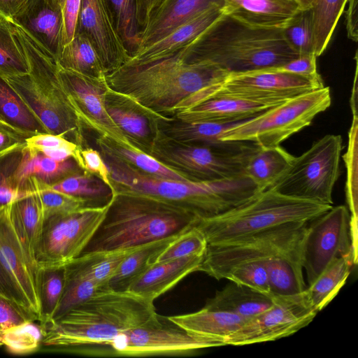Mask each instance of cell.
<instances>
[{
    "instance_id": "47",
    "label": "cell",
    "mask_w": 358,
    "mask_h": 358,
    "mask_svg": "<svg viewBox=\"0 0 358 358\" xmlns=\"http://www.w3.org/2000/svg\"><path fill=\"white\" fill-rule=\"evenodd\" d=\"M357 122L352 117L349 130L348 148L343 157L347 169L346 197L351 211L350 232L357 234Z\"/></svg>"
},
{
    "instance_id": "32",
    "label": "cell",
    "mask_w": 358,
    "mask_h": 358,
    "mask_svg": "<svg viewBox=\"0 0 358 358\" xmlns=\"http://www.w3.org/2000/svg\"><path fill=\"white\" fill-rule=\"evenodd\" d=\"M294 158L280 145L272 148L257 145L247 159L245 174L262 192L270 188L285 173Z\"/></svg>"
},
{
    "instance_id": "36",
    "label": "cell",
    "mask_w": 358,
    "mask_h": 358,
    "mask_svg": "<svg viewBox=\"0 0 358 358\" xmlns=\"http://www.w3.org/2000/svg\"><path fill=\"white\" fill-rule=\"evenodd\" d=\"M60 67L99 80H106V72L92 42L76 32L64 45L56 63Z\"/></svg>"
},
{
    "instance_id": "50",
    "label": "cell",
    "mask_w": 358,
    "mask_h": 358,
    "mask_svg": "<svg viewBox=\"0 0 358 358\" xmlns=\"http://www.w3.org/2000/svg\"><path fill=\"white\" fill-rule=\"evenodd\" d=\"M224 278L243 285L258 292L272 294L266 265L261 262H246L233 266Z\"/></svg>"
},
{
    "instance_id": "63",
    "label": "cell",
    "mask_w": 358,
    "mask_h": 358,
    "mask_svg": "<svg viewBox=\"0 0 358 358\" xmlns=\"http://www.w3.org/2000/svg\"><path fill=\"white\" fill-rule=\"evenodd\" d=\"M0 293L3 294L1 287H0Z\"/></svg>"
},
{
    "instance_id": "7",
    "label": "cell",
    "mask_w": 358,
    "mask_h": 358,
    "mask_svg": "<svg viewBox=\"0 0 358 358\" xmlns=\"http://www.w3.org/2000/svg\"><path fill=\"white\" fill-rule=\"evenodd\" d=\"M332 206L289 197L267 189L217 215L199 219L194 226L208 244L238 241L276 226L309 222Z\"/></svg>"
},
{
    "instance_id": "2",
    "label": "cell",
    "mask_w": 358,
    "mask_h": 358,
    "mask_svg": "<svg viewBox=\"0 0 358 358\" xmlns=\"http://www.w3.org/2000/svg\"><path fill=\"white\" fill-rule=\"evenodd\" d=\"M175 55L187 62L215 64L229 73L275 68L299 56L282 28L251 26L225 13Z\"/></svg>"
},
{
    "instance_id": "1",
    "label": "cell",
    "mask_w": 358,
    "mask_h": 358,
    "mask_svg": "<svg viewBox=\"0 0 358 358\" xmlns=\"http://www.w3.org/2000/svg\"><path fill=\"white\" fill-rule=\"evenodd\" d=\"M154 301L102 288L44 326L40 352H78L106 345L120 334L157 320ZM38 351V352H39Z\"/></svg>"
},
{
    "instance_id": "20",
    "label": "cell",
    "mask_w": 358,
    "mask_h": 358,
    "mask_svg": "<svg viewBox=\"0 0 358 358\" xmlns=\"http://www.w3.org/2000/svg\"><path fill=\"white\" fill-rule=\"evenodd\" d=\"M21 28L55 63L63 48L62 13L45 0H28L20 11L7 20Z\"/></svg>"
},
{
    "instance_id": "30",
    "label": "cell",
    "mask_w": 358,
    "mask_h": 358,
    "mask_svg": "<svg viewBox=\"0 0 358 358\" xmlns=\"http://www.w3.org/2000/svg\"><path fill=\"white\" fill-rule=\"evenodd\" d=\"M139 246L83 252L64 265L65 280L89 278L106 288L122 260Z\"/></svg>"
},
{
    "instance_id": "37",
    "label": "cell",
    "mask_w": 358,
    "mask_h": 358,
    "mask_svg": "<svg viewBox=\"0 0 358 358\" xmlns=\"http://www.w3.org/2000/svg\"><path fill=\"white\" fill-rule=\"evenodd\" d=\"M65 283L64 265L38 264L36 285L39 303L38 322H50L60 301Z\"/></svg>"
},
{
    "instance_id": "57",
    "label": "cell",
    "mask_w": 358,
    "mask_h": 358,
    "mask_svg": "<svg viewBox=\"0 0 358 358\" xmlns=\"http://www.w3.org/2000/svg\"><path fill=\"white\" fill-rule=\"evenodd\" d=\"M358 0H348L345 11V26L348 37L352 41L358 40Z\"/></svg>"
},
{
    "instance_id": "42",
    "label": "cell",
    "mask_w": 358,
    "mask_h": 358,
    "mask_svg": "<svg viewBox=\"0 0 358 358\" xmlns=\"http://www.w3.org/2000/svg\"><path fill=\"white\" fill-rule=\"evenodd\" d=\"M289 46L298 55H315L314 24L311 8L299 9L282 27Z\"/></svg>"
},
{
    "instance_id": "28",
    "label": "cell",
    "mask_w": 358,
    "mask_h": 358,
    "mask_svg": "<svg viewBox=\"0 0 358 358\" xmlns=\"http://www.w3.org/2000/svg\"><path fill=\"white\" fill-rule=\"evenodd\" d=\"M187 331L224 345L225 339L247 322L236 314L203 307L187 314L168 317Z\"/></svg>"
},
{
    "instance_id": "22",
    "label": "cell",
    "mask_w": 358,
    "mask_h": 358,
    "mask_svg": "<svg viewBox=\"0 0 358 358\" xmlns=\"http://www.w3.org/2000/svg\"><path fill=\"white\" fill-rule=\"evenodd\" d=\"M224 13V6L210 7L159 41L136 51L124 65L146 64L175 55L193 42Z\"/></svg>"
},
{
    "instance_id": "11",
    "label": "cell",
    "mask_w": 358,
    "mask_h": 358,
    "mask_svg": "<svg viewBox=\"0 0 358 358\" xmlns=\"http://www.w3.org/2000/svg\"><path fill=\"white\" fill-rule=\"evenodd\" d=\"M324 87L320 75L302 76L276 68L229 73L220 83L206 87L182 101L173 113L215 95L276 106L289 99Z\"/></svg>"
},
{
    "instance_id": "49",
    "label": "cell",
    "mask_w": 358,
    "mask_h": 358,
    "mask_svg": "<svg viewBox=\"0 0 358 358\" xmlns=\"http://www.w3.org/2000/svg\"><path fill=\"white\" fill-rule=\"evenodd\" d=\"M44 220L50 216L66 213L85 206H90L87 200L53 189L50 185L36 179Z\"/></svg>"
},
{
    "instance_id": "25",
    "label": "cell",
    "mask_w": 358,
    "mask_h": 358,
    "mask_svg": "<svg viewBox=\"0 0 358 358\" xmlns=\"http://www.w3.org/2000/svg\"><path fill=\"white\" fill-rule=\"evenodd\" d=\"M216 5L224 6V0H163L141 32L138 50L159 41Z\"/></svg>"
},
{
    "instance_id": "9",
    "label": "cell",
    "mask_w": 358,
    "mask_h": 358,
    "mask_svg": "<svg viewBox=\"0 0 358 358\" xmlns=\"http://www.w3.org/2000/svg\"><path fill=\"white\" fill-rule=\"evenodd\" d=\"M309 222L285 223L238 241L208 244L197 271L220 280L246 262H263L268 269L285 257L303 253Z\"/></svg>"
},
{
    "instance_id": "54",
    "label": "cell",
    "mask_w": 358,
    "mask_h": 358,
    "mask_svg": "<svg viewBox=\"0 0 358 358\" xmlns=\"http://www.w3.org/2000/svg\"><path fill=\"white\" fill-rule=\"evenodd\" d=\"M33 321L17 304L0 293V331Z\"/></svg>"
},
{
    "instance_id": "48",
    "label": "cell",
    "mask_w": 358,
    "mask_h": 358,
    "mask_svg": "<svg viewBox=\"0 0 358 358\" xmlns=\"http://www.w3.org/2000/svg\"><path fill=\"white\" fill-rule=\"evenodd\" d=\"M207 245L208 243L203 233L195 226H192L173 240L159 255L155 262L169 261L192 255H203Z\"/></svg>"
},
{
    "instance_id": "35",
    "label": "cell",
    "mask_w": 358,
    "mask_h": 358,
    "mask_svg": "<svg viewBox=\"0 0 358 358\" xmlns=\"http://www.w3.org/2000/svg\"><path fill=\"white\" fill-rule=\"evenodd\" d=\"M0 116L8 126L29 137L48 133L42 122L1 74Z\"/></svg>"
},
{
    "instance_id": "58",
    "label": "cell",
    "mask_w": 358,
    "mask_h": 358,
    "mask_svg": "<svg viewBox=\"0 0 358 358\" xmlns=\"http://www.w3.org/2000/svg\"><path fill=\"white\" fill-rule=\"evenodd\" d=\"M163 0H137V17L141 34L148 24L152 15Z\"/></svg>"
},
{
    "instance_id": "51",
    "label": "cell",
    "mask_w": 358,
    "mask_h": 358,
    "mask_svg": "<svg viewBox=\"0 0 358 358\" xmlns=\"http://www.w3.org/2000/svg\"><path fill=\"white\" fill-rule=\"evenodd\" d=\"M101 289L99 285L89 278L65 280L63 294L52 320L85 301Z\"/></svg>"
},
{
    "instance_id": "13",
    "label": "cell",
    "mask_w": 358,
    "mask_h": 358,
    "mask_svg": "<svg viewBox=\"0 0 358 358\" xmlns=\"http://www.w3.org/2000/svg\"><path fill=\"white\" fill-rule=\"evenodd\" d=\"M110 203L111 199L102 206H85L45 218L35 251L37 266L65 265L81 255L105 217Z\"/></svg>"
},
{
    "instance_id": "60",
    "label": "cell",
    "mask_w": 358,
    "mask_h": 358,
    "mask_svg": "<svg viewBox=\"0 0 358 358\" xmlns=\"http://www.w3.org/2000/svg\"><path fill=\"white\" fill-rule=\"evenodd\" d=\"M355 73L352 90V95L350 101L352 113L353 115L352 117H357V51H356L355 54Z\"/></svg>"
},
{
    "instance_id": "29",
    "label": "cell",
    "mask_w": 358,
    "mask_h": 358,
    "mask_svg": "<svg viewBox=\"0 0 358 358\" xmlns=\"http://www.w3.org/2000/svg\"><path fill=\"white\" fill-rule=\"evenodd\" d=\"M96 143L105 158L126 164L146 174L169 180H191L136 145L122 143L106 136H98Z\"/></svg>"
},
{
    "instance_id": "15",
    "label": "cell",
    "mask_w": 358,
    "mask_h": 358,
    "mask_svg": "<svg viewBox=\"0 0 358 358\" xmlns=\"http://www.w3.org/2000/svg\"><path fill=\"white\" fill-rule=\"evenodd\" d=\"M273 299L268 309L245 322L225 339L224 345L264 343L291 336L308 325L318 313L306 290L292 295L273 294Z\"/></svg>"
},
{
    "instance_id": "44",
    "label": "cell",
    "mask_w": 358,
    "mask_h": 358,
    "mask_svg": "<svg viewBox=\"0 0 358 358\" xmlns=\"http://www.w3.org/2000/svg\"><path fill=\"white\" fill-rule=\"evenodd\" d=\"M29 72L24 50L5 20L0 17V74L17 76Z\"/></svg>"
},
{
    "instance_id": "39",
    "label": "cell",
    "mask_w": 358,
    "mask_h": 358,
    "mask_svg": "<svg viewBox=\"0 0 358 358\" xmlns=\"http://www.w3.org/2000/svg\"><path fill=\"white\" fill-rule=\"evenodd\" d=\"M348 0H314L312 6L314 24L315 55L327 48Z\"/></svg>"
},
{
    "instance_id": "5",
    "label": "cell",
    "mask_w": 358,
    "mask_h": 358,
    "mask_svg": "<svg viewBox=\"0 0 358 358\" xmlns=\"http://www.w3.org/2000/svg\"><path fill=\"white\" fill-rule=\"evenodd\" d=\"M197 220L174 206L115 193L105 217L82 253L142 245L179 234Z\"/></svg>"
},
{
    "instance_id": "12",
    "label": "cell",
    "mask_w": 358,
    "mask_h": 358,
    "mask_svg": "<svg viewBox=\"0 0 358 358\" xmlns=\"http://www.w3.org/2000/svg\"><path fill=\"white\" fill-rule=\"evenodd\" d=\"M343 139L328 134L294 160L268 189L298 199L332 206V192L340 176Z\"/></svg>"
},
{
    "instance_id": "41",
    "label": "cell",
    "mask_w": 358,
    "mask_h": 358,
    "mask_svg": "<svg viewBox=\"0 0 358 358\" xmlns=\"http://www.w3.org/2000/svg\"><path fill=\"white\" fill-rule=\"evenodd\" d=\"M43 336L42 327L36 321H27L0 331V346L15 355L38 352Z\"/></svg>"
},
{
    "instance_id": "38",
    "label": "cell",
    "mask_w": 358,
    "mask_h": 358,
    "mask_svg": "<svg viewBox=\"0 0 358 358\" xmlns=\"http://www.w3.org/2000/svg\"><path fill=\"white\" fill-rule=\"evenodd\" d=\"M83 172L84 171L73 158L56 160L27 148L20 176L23 180L26 177L33 176L51 185L66 177Z\"/></svg>"
},
{
    "instance_id": "3",
    "label": "cell",
    "mask_w": 358,
    "mask_h": 358,
    "mask_svg": "<svg viewBox=\"0 0 358 358\" xmlns=\"http://www.w3.org/2000/svg\"><path fill=\"white\" fill-rule=\"evenodd\" d=\"M228 74L215 64L187 62L173 55L146 64L123 65L107 74L106 82L112 92L155 116L164 117L182 101L222 82Z\"/></svg>"
},
{
    "instance_id": "17",
    "label": "cell",
    "mask_w": 358,
    "mask_h": 358,
    "mask_svg": "<svg viewBox=\"0 0 358 358\" xmlns=\"http://www.w3.org/2000/svg\"><path fill=\"white\" fill-rule=\"evenodd\" d=\"M352 252L350 215L345 206L331 207L308 222L303 255V268L308 285L336 258Z\"/></svg>"
},
{
    "instance_id": "24",
    "label": "cell",
    "mask_w": 358,
    "mask_h": 358,
    "mask_svg": "<svg viewBox=\"0 0 358 358\" xmlns=\"http://www.w3.org/2000/svg\"><path fill=\"white\" fill-rule=\"evenodd\" d=\"M203 255L155 262L133 280L126 291L154 301L185 277L197 271Z\"/></svg>"
},
{
    "instance_id": "21",
    "label": "cell",
    "mask_w": 358,
    "mask_h": 358,
    "mask_svg": "<svg viewBox=\"0 0 358 358\" xmlns=\"http://www.w3.org/2000/svg\"><path fill=\"white\" fill-rule=\"evenodd\" d=\"M8 213L13 229L34 267L37 268L35 251L44 221L36 178L26 177L22 181L21 194L8 205Z\"/></svg>"
},
{
    "instance_id": "62",
    "label": "cell",
    "mask_w": 358,
    "mask_h": 358,
    "mask_svg": "<svg viewBox=\"0 0 358 358\" xmlns=\"http://www.w3.org/2000/svg\"><path fill=\"white\" fill-rule=\"evenodd\" d=\"M0 122H1V123H2V124H6V125H8V124H6V123L3 120V119L1 117V116H0ZM9 127H10V126H9Z\"/></svg>"
},
{
    "instance_id": "6",
    "label": "cell",
    "mask_w": 358,
    "mask_h": 358,
    "mask_svg": "<svg viewBox=\"0 0 358 358\" xmlns=\"http://www.w3.org/2000/svg\"><path fill=\"white\" fill-rule=\"evenodd\" d=\"M3 20L21 44L29 66L28 73L5 78L48 133L85 148V129L62 85L57 64L21 28Z\"/></svg>"
},
{
    "instance_id": "34",
    "label": "cell",
    "mask_w": 358,
    "mask_h": 358,
    "mask_svg": "<svg viewBox=\"0 0 358 358\" xmlns=\"http://www.w3.org/2000/svg\"><path fill=\"white\" fill-rule=\"evenodd\" d=\"M179 234L151 241L138 247L122 260L108 281L106 288L115 291H126L131 282L152 266L159 255Z\"/></svg>"
},
{
    "instance_id": "56",
    "label": "cell",
    "mask_w": 358,
    "mask_h": 358,
    "mask_svg": "<svg viewBox=\"0 0 358 358\" xmlns=\"http://www.w3.org/2000/svg\"><path fill=\"white\" fill-rule=\"evenodd\" d=\"M28 136L0 122V155L6 150L25 143Z\"/></svg>"
},
{
    "instance_id": "23",
    "label": "cell",
    "mask_w": 358,
    "mask_h": 358,
    "mask_svg": "<svg viewBox=\"0 0 358 358\" xmlns=\"http://www.w3.org/2000/svg\"><path fill=\"white\" fill-rule=\"evenodd\" d=\"M273 106L266 103L215 95L176 111L172 117L187 122L229 124L250 119Z\"/></svg>"
},
{
    "instance_id": "33",
    "label": "cell",
    "mask_w": 358,
    "mask_h": 358,
    "mask_svg": "<svg viewBox=\"0 0 358 358\" xmlns=\"http://www.w3.org/2000/svg\"><path fill=\"white\" fill-rule=\"evenodd\" d=\"M357 257L352 252L334 259L306 288L308 297L317 311L326 307L345 283Z\"/></svg>"
},
{
    "instance_id": "27",
    "label": "cell",
    "mask_w": 358,
    "mask_h": 358,
    "mask_svg": "<svg viewBox=\"0 0 358 358\" xmlns=\"http://www.w3.org/2000/svg\"><path fill=\"white\" fill-rule=\"evenodd\" d=\"M224 13L249 25L282 28L299 10L296 0H224Z\"/></svg>"
},
{
    "instance_id": "52",
    "label": "cell",
    "mask_w": 358,
    "mask_h": 358,
    "mask_svg": "<svg viewBox=\"0 0 358 358\" xmlns=\"http://www.w3.org/2000/svg\"><path fill=\"white\" fill-rule=\"evenodd\" d=\"M53 9L59 11L64 21L63 47L73 38L77 27L80 0H45Z\"/></svg>"
},
{
    "instance_id": "45",
    "label": "cell",
    "mask_w": 358,
    "mask_h": 358,
    "mask_svg": "<svg viewBox=\"0 0 358 358\" xmlns=\"http://www.w3.org/2000/svg\"><path fill=\"white\" fill-rule=\"evenodd\" d=\"M25 142L27 148L52 159L66 160L73 158L83 170L81 148L62 136L50 133L38 134L27 137Z\"/></svg>"
},
{
    "instance_id": "46",
    "label": "cell",
    "mask_w": 358,
    "mask_h": 358,
    "mask_svg": "<svg viewBox=\"0 0 358 358\" xmlns=\"http://www.w3.org/2000/svg\"><path fill=\"white\" fill-rule=\"evenodd\" d=\"M65 194L90 201L94 199L112 197L110 189L96 176L85 171L66 177L50 185Z\"/></svg>"
},
{
    "instance_id": "53",
    "label": "cell",
    "mask_w": 358,
    "mask_h": 358,
    "mask_svg": "<svg viewBox=\"0 0 358 358\" xmlns=\"http://www.w3.org/2000/svg\"><path fill=\"white\" fill-rule=\"evenodd\" d=\"M80 155L84 171L98 178L110 189L112 195L115 194L109 169L101 154L92 148H84L80 150Z\"/></svg>"
},
{
    "instance_id": "40",
    "label": "cell",
    "mask_w": 358,
    "mask_h": 358,
    "mask_svg": "<svg viewBox=\"0 0 358 358\" xmlns=\"http://www.w3.org/2000/svg\"><path fill=\"white\" fill-rule=\"evenodd\" d=\"M26 150L25 142L0 155V208L9 205L22 193L20 169Z\"/></svg>"
},
{
    "instance_id": "31",
    "label": "cell",
    "mask_w": 358,
    "mask_h": 358,
    "mask_svg": "<svg viewBox=\"0 0 358 358\" xmlns=\"http://www.w3.org/2000/svg\"><path fill=\"white\" fill-rule=\"evenodd\" d=\"M273 301V294H266L230 281L221 290L217 291L213 297L208 299L204 306L249 320L268 309Z\"/></svg>"
},
{
    "instance_id": "59",
    "label": "cell",
    "mask_w": 358,
    "mask_h": 358,
    "mask_svg": "<svg viewBox=\"0 0 358 358\" xmlns=\"http://www.w3.org/2000/svg\"><path fill=\"white\" fill-rule=\"evenodd\" d=\"M28 0H0V17L10 20Z\"/></svg>"
},
{
    "instance_id": "43",
    "label": "cell",
    "mask_w": 358,
    "mask_h": 358,
    "mask_svg": "<svg viewBox=\"0 0 358 358\" xmlns=\"http://www.w3.org/2000/svg\"><path fill=\"white\" fill-rule=\"evenodd\" d=\"M116 27L130 56L139 48L141 29L137 17V0H107Z\"/></svg>"
},
{
    "instance_id": "19",
    "label": "cell",
    "mask_w": 358,
    "mask_h": 358,
    "mask_svg": "<svg viewBox=\"0 0 358 358\" xmlns=\"http://www.w3.org/2000/svg\"><path fill=\"white\" fill-rule=\"evenodd\" d=\"M76 32L85 34L92 42L106 74L130 58L107 0H80Z\"/></svg>"
},
{
    "instance_id": "61",
    "label": "cell",
    "mask_w": 358,
    "mask_h": 358,
    "mask_svg": "<svg viewBox=\"0 0 358 358\" xmlns=\"http://www.w3.org/2000/svg\"><path fill=\"white\" fill-rule=\"evenodd\" d=\"M300 9L311 8L314 0H296Z\"/></svg>"
},
{
    "instance_id": "14",
    "label": "cell",
    "mask_w": 358,
    "mask_h": 358,
    "mask_svg": "<svg viewBox=\"0 0 358 358\" xmlns=\"http://www.w3.org/2000/svg\"><path fill=\"white\" fill-rule=\"evenodd\" d=\"M101 352L113 356L187 355L200 350L220 347L213 341L190 333L168 317L120 334Z\"/></svg>"
},
{
    "instance_id": "16",
    "label": "cell",
    "mask_w": 358,
    "mask_h": 358,
    "mask_svg": "<svg viewBox=\"0 0 358 358\" xmlns=\"http://www.w3.org/2000/svg\"><path fill=\"white\" fill-rule=\"evenodd\" d=\"M35 267L30 263L13 229L8 205L0 208V286L4 296L33 321H38L39 303Z\"/></svg>"
},
{
    "instance_id": "55",
    "label": "cell",
    "mask_w": 358,
    "mask_h": 358,
    "mask_svg": "<svg viewBox=\"0 0 358 358\" xmlns=\"http://www.w3.org/2000/svg\"><path fill=\"white\" fill-rule=\"evenodd\" d=\"M317 57L313 55H302L290 60L276 69L302 76H315L318 74L316 64Z\"/></svg>"
},
{
    "instance_id": "8",
    "label": "cell",
    "mask_w": 358,
    "mask_h": 358,
    "mask_svg": "<svg viewBox=\"0 0 358 358\" xmlns=\"http://www.w3.org/2000/svg\"><path fill=\"white\" fill-rule=\"evenodd\" d=\"M155 123L148 153L193 181H215L245 174L246 161L257 146L249 142L188 143L165 135Z\"/></svg>"
},
{
    "instance_id": "10",
    "label": "cell",
    "mask_w": 358,
    "mask_h": 358,
    "mask_svg": "<svg viewBox=\"0 0 358 358\" xmlns=\"http://www.w3.org/2000/svg\"><path fill=\"white\" fill-rule=\"evenodd\" d=\"M331 103L330 88H322L289 99L224 131L222 141L252 143L261 148L280 145L285 140L310 124Z\"/></svg>"
},
{
    "instance_id": "4",
    "label": "cell",
    "mask_w": 358,
    "mask_h": 358,
    "mask_svg": "<svg viewBox=\"0 0 358 358\" xmlns=\"http://www.w3.org/2000/svg\"><path fill=\"white\" fill-rule=\"evenodd\" d=\"M117 194L138 196L184 210L198 220L220 214L259 191L246 176L215 181L157 178L105 158Z\"/></svg>"
},
{
    "instance_id": "18",
    "label": "cell",
    "mask_w": 358,
    "mask_h": 358,
    "mask_svg": "<svg viewBox=\"0 0 358 358\" xmlns=\"http://www.w3.org/2000/svg\"><path fill=\"white\" fill-rule=\"evenodd\" d=\"M57 70L62 85L85 130H92L98 136H106L122 143L136 145L106 110V97L108 91L106 80L89 77L58 65Z\"/></svg>"
},
{
    "instance_id": "26",
    "label": "cell",
    "mask_w": 358,
    "mask_h": 358,
    "mask_svg": "<svg viewBox=\"0 0 358 358\" xmlns=\"http://www.w3.org/2000/svg\"><path fill=\"white\" fill-rule=\"evenodd\" d=\"M106 108L116 125L138 148L148 153L155 122L162 118L145 111L128 99L112 92L109 87Z\"/></svg>"
}]
</instances>
